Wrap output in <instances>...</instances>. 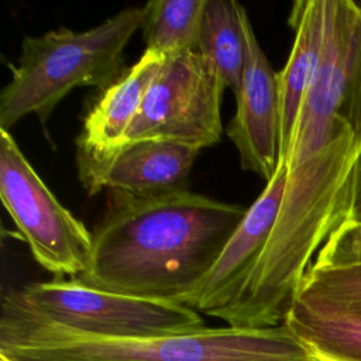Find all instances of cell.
Returning <instances> with one entry per match:
<instances>
[{"instance_id": "obj_11", "label": "cell", "mask_w": 361, "mask_h": 361, "mask_svg": "<svg viewBox=\"0 0 361 361\" xmlns=\"http://www.w3.org/2000/svg\"><path fill=\"white\" fill-rule=\"evenodd\" d=\"M288 21L295 31V39L285 68L278 72L279 161H286L300 107L319 69L324 41V0L296 1Z\"/></svg>"}, {"instance_id": "obj_16", "label": "cell", "mask_w": 361, "mask_h": 361, "mask_svg": "<svg viewBox=\"0 0 361 361\" xmlns=\"http://www.w3.org/2000/svg\"><path fill=\"white\" fill-rule=\"evenodd\" d=\"M314 265L344 267L361 265V223L343 221L320 247Z\"/></svg>"}, {"instance_id": "obj_18", "label": "cell", "mask_w": 361, "mask_h": 361, "mask_svg": "<svg viewBox=\"0 0 361 361\" xmlns=\"http://www.w3.org/2000/svg\"><path fill=\"white\" fill-rule=\"evenodd\" d=\"M347 221L361 223V151L354 164Z\"/></svg>"}, {"instance_id": "obj_12", "label": "cell", "mask_w": 361, "mask_h": 361, "mask_svg": "<svg viewBox=\"0 0 361 361\" xmlns=\"http://www.w3.org/2000/svg\"><path fill=\"white\" fill-rule=\"evenodd\" d=\"M283 324L316 361H361V314L295 299Z\"/></svg>"}, {"instance_id": "obj_5", "label": "cell", "mask_w": 361, "mask_h": 361, "mask_svg": "<svg viewBox=\"0 0 361 361\" xmlns=\"http://www.w3.org/2000/svg\"><path fill=\"white\" fill-rule=\"evenodd\" d=\"M226 86L197 51L166 55L147 89L118 149L145 141H172L203 149L220 141V104Z\"/></svg>"}, {"instance_id": "obj_15", "label": "cell", "mask_w": 361, "mask_h": 361, "mask_svg": "<svg viewBox=\"0 0 361 361\" xmlns=\"http://www.w3.org/2000/svg\"><path fill=\"white\" fill-rule=\"evenodd\" d=\"M295 299L361 314V265L320 267L312 264Z\"/></svg>"}, {"instance_id": "obj_6", "label": "cell", "mask_w": 361, "mask_h": 361, "mask_svg": "<svg viewBox=\"0 0 361 361\" xmlns=\"http://www.w3.org/2000/svg\"><path fill=\"white\" fill-rule=\"evenodd\" d=\"M0 197L32 258L56 278L89 267L92 233L49 190L8 130L0 128Z\"/></svg>"}, {"instance_id": "obj_17", "label": "cell", "mask_w": 361, "mask_h": 361, "mask_svg": "<svg viewBox=\"0 0 361 361\" xmlns=\"http://www.w3.org/2000/svg\"><path fill=\"white\" fill-rule=\"evenodd\" d=\"M361 10V1H357ZM338 114L348 123L355 140L361 142V14L357 47L350 69L344 99Z\"/></svg>"}, {"instance_id": "obj_2", "label": "cell", "mask_w": 361, "mask_h": 361, "mask_svg": "<svg viewBox=\"0 0 361 361\" xmlns=\"http://www.w3.org/2000/svg\"><path fill=\"white\" fill-rule=\"evenodd\" d=\"M0 354L13 361H316L285 324L204 327L144 338L80 334L32 319L1 300Z\"/></svg>"}, {"instance_id": "obj_13", "label": "cell", "mask_w": 361, "mask_h": 361, "mask_svg": "<svg viewBox=\"0 0 361 361\" xmlns=\"http://www.w3.org/2000/svg\"><path fill=\"white\" fill-rule=\"evenodd\" d=\"M250 18L234 0H206L197 52L212 62L234 96L240 90L247 62Z\"/></svg>"}, {"instance_id": "obj_19", "label": "cell", "mask_w": 361, "mask_h": 361, "mask_svg": "<svg viewBox=\"0 0 361 361\" xmlns=\"http://www.w3.org/2000/svg\"><path fill=\"white\" fill-rule=\"evenodd\" d=\"M0 361H13V360H10L8 357H6L4 354H0Z\"/></svg>"}, {"instance_id": "obj_7", "label": "cell", "mask_w": 361, "mask_h": 361, "mask_svg": "<svg viewBox=\"0 0 361 361\" xmlns=\"http://www.w3.org/2000/svg\"><path fill=\"white\" fill-rule=\"evenodd\" d=\"M286 173V161H279L272 178L247 209L244 219L185 306L227 322L272 233L283 197Z\"/></svg>"}, {"instance_id": "obj_10", "label": "cell", "mask_w": 361, "mask_h": 361, "mask_svg": "<svg viewBox=\"0 0 361 361\" xmlns=\"http://www.w3.org/2000/svg\"><path fill=\"white\" fill-rule=\"evenodd\" d=\"M164 58L145 49L86 113L82 131L76 138L78 166L103 161L118 149Z\"/></svg>"}, {"instance_id": "obj_14", "label": "cell", "mask_w": 361, "mask_h": 361, "mask_svg": "<svg viewBox=\"0 0 361 361\" xmlns=\"http://www.w3.org/2000/svg\"><path fill=\"white\" fill-rule=\"evenodd\" d=\"M144 7L145 49L164 56L197 51L206 0H152Z\"/></svg>"}, {"instance_id": "obj_1", "label": "cell", "mask_w": 361, "mask_h": 361, "mask_svg": "<svg viewBox=\"0 0 361 361\" xmlns=\"http://www.w3.org/2000/svg\"><path fill=\"white\" fill-rule=\"evenodd\" d=\"M248 207L189 190L133 196L110 190L76 279L120 295L185 305Z\"/></svg>"}, {"instance_id": "obj_8", "label": "cell", "mask_w": 361, "mask_h": 361, "mask_svg": "<svg viewBox=\"0 0 361 361\" xmlns=\"http://www.w3.org/2000/svg\"><path fill=\"white\" fill-rule=\"evenodd\" d=\"M247 37V62L240 90L235 94L237 106L227 127V137L238 151L243 169L268 182L279 162V80L251 24Z\"/></svg>"}, {"instance_id": "obj_3", "label": "cell", "mask_w": 361, "mask_h": 361, "mask_svg": "<svg viewBox=\"0 0 361 361\" xmlns=\"http://www.w3.org/2000/svg\"><path fill=\"white\" fill-rule=\"evenodd\" d=\"M145 7H126L83 31L59 28L25 35L11 79L0 93V128L35 114L47 123L55 106L76 86L104 92L124 71V49L142 28Z\"/></svg>"}, {"instance_id": "obj_4", "label": "cell", "mask_w": 361, "mask_h": 361, "mask_svg": "<svg viewBox=\"0 0 361 361\" xmlns=\"http://www.w3.org/2000/svg\"><path fill=\"white\" fill-rule=\"evenodd\" d=\"M1 300L32 319L104 338L158 337L207 327L200 313L185 305L102 290L76 278L31 282L8 290Z\"/></svg>"}, {"instance_id": "obj_9", "label": "cell", "mask_w": 361, "mask_h": 361, "mask_svg": "<svg viewBox=\"0 0 361 361\" xmlns=\"http://www.w3.org/2000/svg\"><path fill=\"white\" fill-rule=\"evenodd\" d=\"M200 149L145 140L121 147L109 158L80 165L79 179L89 195L103 188L133 196H158L188 190L189 173Z\"/></svg>"}]
</instances>
